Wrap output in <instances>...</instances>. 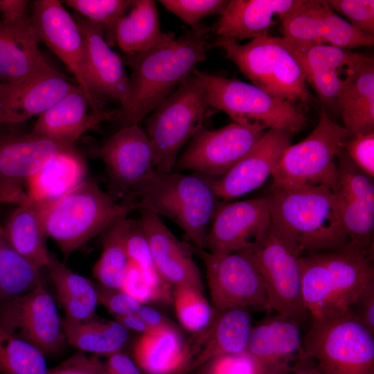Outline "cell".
Segmentation results:
<instances>
[{"label": "cell", "mask_w": 374, "mask_h": 374, "mask_svg": "<svg viewBox=\"0 0 374 374\" xmlns=\"http://www.w3.org/2000/svg\"><path fill=\"white\" fill-rule=\"evenodd\" d=\"M327 2L354 28L374 37L373 0H328Z\"/></svg>", "instance_id": "47"}, {"label": "cell", "mask_w": 374, "mask_h": 374, "mask_svg": "<svg viewBox=\"0 0 374 374\" xmlns=\"http://www.w3.org/2000/svg\"><path fill=\"white\" fill-rule=\"evenodd\" d=\"M44 355L0 324V374H47Z\"/></svg>", "instance_id": "40"}, {"label": "cell", "mask_w": 374, "mask_h": 374, "mask_svg": "<svg viewBox=\"0 0 374 374\" xmlns=\"http://www.w3.org/2000/svg\"><path fill=\"white\" fill-rule=\"evenodd\" d=\"M156 269L161 278L173 286L204 290L200 271L188 246L169 230L161 217L146 208L138 209Z\"/></svg>", "instance_id": "25"}, {"label": "cell", "mask_w": 374, "mask_h": 374, "mask_svg": "<svg viewBox=\"0 0 374 374\" xmlns=\"http://www.w3.org/2000/svg\"><path fill=\"white\" fill-rule=\"evenodd\" d=\"M337 107L348 138L374 133V60L366 55L344 86Z\"/></svg>", "instance_id": "32"}, {"label": "cell", "mask_w": 374, "mask_h": 374, "mask_svg": "<svg viewBox=\"0 0 374 374\" xmlns=\"http://www.w3.org/2000/svg\"><path fill=\"white\" fill-rule=\"evenodd\" d=\"M271 223L290 235L303 251H332L348 247L335 193L325 186L272 188Z\"/></svg>", "instance_id": "4"}, {"label": "cell", "mask_w": 374, "mask_h": 374, "mask_svg": "<svg viewBox=\"0 0 374 374\" xmlns=\"http://www.w3.org/2000/svg\"><path fill=\"white\" fill-rule=\"evenodd\" d=\"M127 251L130 260L141 269L149 283L156 286L168 283L161 278L156 269L141 219H130Z\"/></svg>", "instance_id": "43"}, {"label": "cell", "mask_w": 374, "mask_h": 374, "mask_svg": "<svg viewBox=\"0 0 374 374\" xmlns=\"http://www.w3.org/2000/svg\"><path fill=\"white\" fill-rule=\"evenodd\" d=\"M46 269L64 310L65 318L81 321L96 316L98 299L96 286L91 280L54 258Z\"/></svg>", "instance_id": "36"}, {"label": "cell", "mask_w": 374, "mask_h": 374, "mask_svg": "<svg viewBox=\"0 0 374 374\" xmlns=\"http://www.w3.org/2000/svg\"><path fill=\"white\" fill-rule=\"evenodd\" d=\"M115 319L117 322L127 330H132L142 334L150 333L156 330L149 327L136 313L115 317Z\"/></svg>", "instance_id": "55"}, {"label": "cell", "mask_w": 374, "mask_h": 374, "mask_svg": "<svg viewBox=\"0 0 374 374\" xmlns=\"http://www.w3.org/2000/svg\"><path fill=\"white\" fill-rule=\"evenodd\" d=\"M136 313L154 330L174 327L168 319L151 307L142 304Z\"/></svg>", "instance_id": "54"}, {"label": "cell", "mask_w": 374, "mask_h": 374, "mask_svg": "<svg viewBox=\"0 0 374 374\" xmlns=\"http://www.w3.org/2000/svg\"><path fill=\"white\" fill-rule=\"evenodd\" d=\"M310 321L303 348L323 374H374V335L350 310Z\"/></svg>", "instance_id": "9"}, {"label": "cell", "mask_w": 374, "mask_h": 374, "mask_svg": "<svg viewBox=\"0 0 374 374\" xmlns=\"http://www.w3.org/2000/svg\"><path fill=\"white\" fill-rule=\"evenodd\" d=\"M252 328L249 308L215 309L209 324L193 332L185 344L188 357L186 374L217 357L246 352Z\"/></svg>", "instance_id": "22"}, {"label": "cell", "mask_w": 374, "mask_h": 374, "mask_svg": "<svg viewBox=\"0 0 374 374\" xmlns=\"http://www.w3.org/2000/svg\"><path fill=\"white\" fill-rule=\"evenodd\" d=\"M239 252L248 257L262 275L269 310L299 325L311 320L301 292L299 258L303 250L290 235L270 223L260 242Z\"/></svg>", "instance_id": "10"}, {"label": "cell", "mask_w": 374, "mask_h": 374, "mask_svg": "<svg viewBox=\"0 0 374 374\" xmlns=\"http://www.w3.org/2000/svg\"><path fill=\"white\" fill-rule=\"evenodd\" d=\"M63 2L84 18L105 28V37L111 47L116 43V28L130 8V0H65Z\"/></svg>", "instance_id": "41"}, {"label": "cell", "mask_w": 374, "mask_h": 374, "mask_svg": "<svg viewBox=\"0 0 374 374\" xmlns=\"http://www.w3.org/2000/svg\"><path fill=\"white\" fill-rule=\"evenodd\" d=\"M348 134L325 110L317 125L303 140L283 152L272 171V188L325 186L334 191L337 179L335 159Z\"/></svg>", "instance_id": "11"}, {"label": "cell", "mask_w": 374, "mask_h": 374, "mask_svg": "<svg viewBox=\"0 0 374 374\" xmlns=\"http://www.w3.org/2000/svg\"><path fill=\"white\" fill-rule=\"evenodd\" d=\"M89 103L79 86L38 116L32 134L74 145L87 131L107 121L118 120L121 109H102L88 112Z\"/></svg>", "instance_id": "28"}, {"label": "cell", "mask_w": 374, "mask_h": 374, "mask_svg": "<svg viewBox=\"0 0 374 374\" xmlns=\"http://www.w3.org/2000/svg\"><path fill=\"white\" fill-rule=\"evenodd\" d=\"M286 39L302 67L307 84L324 105L337 107L344 86L366 55L328 44Z\"/></svg>", "instance_id": "21"}, {"label": "cell", "mask_w": 374, "mask_h": 374, "mask_svg": "<svg viewBox=\"0 0 374 374\" xmlns=\"http://www.w3.org/2000/svg\"><path fill=\"white\" fill-rule=\"evenodd\" d=\"M86 163L74 146L48 160L27 182L28 200L41 207L84 181Z\"/></svg>", "instance_id": "31"}, {"label": "cell", "mask_w": 374, "mask_h": 374, "mask_svg": "<svg viewBox=\"0 0 374 374\" xmlns=\"http://www.w3.org/2000/svg\"><path fill=\"white\" fill-rule=\"evenodd\" d=\"M265 132L235 122L215 130L203 127L179 155L174 170L218 179L253 149Z\"/></svg>", "instance_id": "12"}, {"label": "cell", "mask_w": 374, "mask_h": 374, "mask_svg": "<svg viewBox=\"0 0 374 374\" xmlns=\"http://www.w3.org/2000/svg\"><path fill=\"white\" fill-rule=\"evenodd\" d=\"M38 44L30 17L19 23L0 21V82H17L57 71Z\"/></svg>", "instance_id": "30"}, {"label": "cell", "mask_w": 374, "mask_h": 374, "mask_svg": "<svg viewBox=\"0 0 374 374\" xmlns=\"http://www.w3.org/2000/svg\"><path fill=\"white\" fill-rule=\"evenodd\" d=\"M352 161L364 173L374 177V133L359 134L342 145Z\"/></svg>", "instance_id": "48"}, {"label": "cell", "mask_w": 374, "mask_h": 374, "mask_svg": "<svg viewBox=\"0 0 374 374\" xmlns=\"http://www.w3.org/2000/svg\"><path fill=\"white\" fill-rule=\"evenodd\" d=\"M104 374H112V373H111L105 370V368Z\"/></svg>", "instance_id": "58"}, {"label": "cell", "mask_w": 374, "mask_h": 374, "mask_svg": "<svg viewBox=\"0 0 374 374\" xmlns=\"http://www.w3.org/2000/svg\"><path fill=\"white\" fill-rule=\"evenodd\" d=\"M216 45L253 84L269 93L294 105H306L312 99L302 67L285 37L268 35L244 44L219 39Z\"/></svg>", "instance_id": "7"}, {"label": "cell", "mask_w": 374, "mask_h": 374, "mask_svg": "<svg viewBox=\"0 0 374 374\" xmlns=\"http://www.w3.org/2000/svg\"><path fill=\"white\" fill-rule=\"evenodd\" d=\"M30 17L39 42L45 44L73 73L91 111L99 109L88 83L84 39L73 15L60 1L35 0Z\"/></svg>", "instance_id": "15"}, {"label": "cell", "mask_w": 374, "mask_h": 374, "mask_svg": "<svg viewBox=\"0 0 374 374\" xmlns=\"http://www.w3.org/2000/svg\"><path fill=\"white\" fill-rule=\"evenodd\" d=\"M66 341L80 351L108 356L121 350L128 337L127 330L116 321L96 316L85 321L61 319Z\"/></svg>", "instance_id": "37"}, {"label": "cell", "mask_w": 374, "mask_h": 374, "mask_svg": "<svg viewBox=\"0 0 374 374\" xmlns=\"http://www.w3.org/2000/svg\"><path fill=\"white\" fill-rule=\"evenodd\" d=\"M2 229L9 244L37 268L50 265L53 257L38 206L29 201L19 204Z\"/></svg>", "instance_id": "34"}, {"label": "cell", "mask_w": 374, "mask_h": 374, "mask_svg": "<svg viewBox=\"0 0 374 374\" xmlns=\"http://www.w3.org/2000/svg\"><path fill=\"white\" fill-rule=\"evenodd\" d=\"M105 368L112 374H141L134 361L121 350L108 356Z\"/></svg>", "instance_id": "53"}, {"label": "cell", "mask_w": 374, "mask_h": 374, "mask_svg": "<svg viewBox=\"0 0 374 374\" xmlns=\"http://www.w3.org/2000/svg\"><path fill=\"white\" fill-rule=\"evenodd\" d=\"M103 366L96 358L79 352L51 369L47 374H104Z\"/></svg>", "instance_id": "50"}, {"label": "cell", "mask_w": 374, "mask_h": 374, "mask_svg": "<svg viewBox=\"0 0 374 374\" xmlns=\"http://www.w3.org/2000/svg\"><path fill=\"white\" fill-rule=\"evenodd\" d=\"M350 310L374 335V280L364 288Z\"/></svg>", "instance_id": "51"}, {"label": "cell", "mask_w": 374, "mask_h": 374, "mask_svg": "<svg viewBox=\"0 0 374 374\" xmlns=\"http://www.w3.org/2000/svg\"><path fill=\"white\" fill-rule=\"evenodd\" d=\"M198 369H199L198 371L195 374H206L205 365H203Z\"/></svg>", "instance_id": "57"}, {"label": "cell", "mask_w": 374, "mask_h": 374, "mask_svg": "<svg viewBox=\"0 0 374 374\" xmlns=\"http://www.w3.org/2000/svg\"><path fill=\"white\" fill-rule=\"evenodd\" d=\"M285 374H323L317 366L311 365L310 362L299 368Z\"/></svg>", "instance_id": "56"}, {"label": "cell", "mask_w": 374, "mask_h": 374, "mask_svg": "<svg viewBox=\"0 0 374 374\" xmlns=\"http://www.w3.org/2000/svg\"><path fill=\"white\" fill-rule=\"evenodd\" d=\"M82 33L87 57V80L92 93L118 100L125 106L130 80L122 58L108 45L103 25L79 14L73 15Z\"/></svg>", "instance_id": "26"}, {"label": "cell", "mask_w": 374, "mask_h": 374, "mask_svg": "<svg viewBox=\"0 0 374 374\" xmlns=\"http://www.w3.org/2000/svg\"><path fill=\"white\" fill-rule=\"evenodd\" d=\"M264 366L294 371L310 362L303 348L300 325L277 314L265 317L252 328L247 350Z\"/></svg>", "instance_id": "24"}, {"label": "cell", "mask_w": 374, "mask_h": 374, "mask_svg": "<svg viewBox=\"0 0 374 374\" xmlns=\"http://www.w3.org/2000/svg\"><path fill=\"white\" fill-rule=\"evenodd\" d=\"M133 353L135 363L146 374H186L187 351L175 327L142 334Z\"/></svg>", "instance_id": "33"}, {"label": "cell", "mask_w": 374, "mask_h": 374, "mask_svg": "<svg viewBox=\"0 0 374 374\" xmlns=\"http://www.w3.org/2000/svg\"><path fill=\"white\" fill-rule=\"evenodd\" d=\"M280 22L283 37L300 42L349 50L374 44V37L354 28L324 0H298Z\"/></svg>", "instance_id": "18"}, {"label": "cell", "mask_w": 374, "mask_h": 374, "mask_svg": "<svg viewBox=\"0 0 374 374\" xmlns=\"http://www.w3.org/2000/svg\"><path fill=\"white\" fill-rule=\"evenodd\" d=\"M198 253L206 267L213 308L251 307L269 310L264 279L248 257L241 252L221 256L205 250Z\"/></svg>", "instance_id": "14"}, {"label": "cell", "mask_w": 374, "mask_h": 374, "mask_svg": "<svg viewBox=\"0 0 374 374\" xmlns=\"http://www.w3.org/2000/svg\"><path fill=\"white\" fill-rule=\"evenodd\" d=\"M78 86L58 71L17 82H0V125L39 116Z\"/></svg>", "instance_id": "27"}, {"label": "cell", "mask_w": 374, "mask_h": 374, "mask_svg": "<svg viewBox=\"0 0 374 374\" xmlns=\"http://www.w3.org/2000/svg\"><path fill=\"white\" fill-rule=\"evenodd\" d=\"M40 269L17 253L0 233V305L34 289L41 281Z\"/></svg>", "instance_id": "39"}, {"label": "cell", "mask_w": 374, "mask_h": 374, "mask_svg": "<svg viewBox=\"0 0 374 374\" xmlns=\"http://www.w3.org/2000/svg\"><path fill=\"white\" fill-rule=\"evenodd\" d=\"M337 179L332 191L348 238V247L371 253L374 228L373 178L360 170L343 148L337 155Z\"/></svg>", "instance_id": "17"}, {"label": "cell", "mask_w": 374, "mask_h": 374, "mask_svg": "<svg viewBox=\"0 0 374 374\" xmlns=\"http://www.w3.org/2000/svg\"><path fill=\"white\" fill-rule=\"evenodd\" d=\"M0 324L44 356L66 341L55 302L42 281L30 292L0 305Z\"/></svg>", "instance_id": "13"}, {"label": "cell", "mask_w": 374, "mask_h": 374, "mask_svg": "<svg viewBox=\"0 0 374 374\" xmlns=\"http://www.w3.org/2000/svg\"><path fill=\"white\" fill-rule=\"evenodd\" d=\"M211 28L198 24L178 38L140 53H125L131 69L129 97L120 108L121 127L139 125L157 109L206 58Z\"/></svg>", "instance_id": "1"}, {"label": "cell", "mask_w": 374, "mask_h": 374, "mask_svg": "<svg viewBox=\"0 0 374 374\" xmlns=\"http://www.w3.org/2000/svg\"><path fill=\"white\" fill-rule=\"evenodd\" d=\"M98 154L106 166L107 193L115 202L123 199L132 187L154 171L150 144L139 125L123 127L104 141Z\"/></svg>", "instance_id": "20"}, {"label": "cell", "mask_w": 374, "mask_h": 374, "mask_svg": "<svg viewBox=\"0 0 374 374\" xmlns=\"http://www.w3.org/2000/svg\"><path fill=\"white\" fill-rule=\"evenodd\" d=\"M170 284L156 286L149 283L141 269L130 260L124 274L121 290L141 304L160 301L172 302V291Z\"/></svg>", "instance_id": "44"}, {"label": "cell", "mask_w": 374, "mask_h": 374, "mask_svg": "<svg viewBox=\"0 0 374 374\" xmlns=\"http://www.w3.org/2000/svg\"><path fill=\"white\" fill-rule=\"evenodd\" d=\"M38 207L47 237L56 242L65 259L100 234L115 217L134 210L115 202L97 184L88 181Z\"/></svg>", "instance_id": "6"}, {"label": "cell", "mask_w": 374, "mask_h": 374, "mask_svg": "<svg viewBox=\"0 0 374 374\" xmlns=\"http://www.w3.org/2000/svg\"><path fill=\"white\" fill-rule=\"evenodd\" d=\"M211 109L205 84L193 72L154 110L145 132L156 173L172 172L181 149L204 127Z\"/></svg>", "instance_id": "5"}, {"label": "cell", "mask_w": 374, "mask_h": 374, "mask_svg": "<svg viewBox=\"0 0 374 374\" xmlns=\"http://www.w3.org/2000/svg\"><path fill=\"white\" fill-rule=\"evenodd\" d=\"M98 303H100L114 317L136 313L141 303L121 289L96 286Z\"/></svg>", "instance_id": "49"}, {"label": "cell", "mask_w": 374, "mask_h": 374, "mask_svg": "<svg viewBox=\"0 0 374 374\" xmlns=\"http://www.w3.org/2000/svg\"><path fill=\"white\" fill-rule=\"evenodd\" d=\"M130 8L116 28V43L124 53L146 51L175 38L162 31L154 1H132Z\"/></svg>", "instance_id": "35"}, {"label": "cell", "mask_w": 374, "mask_h": 374, "mask_svg": "<svg viewBox=\"0 0 374 374\" xmlns=\"http://www.w3.org/2000/svg\"><path fill=\"white\" fill-rule=\"evenodd\" d=\"M73 146L32 133H0V202L27 201L28 181L53 157Z\"/></svg>", "instance_id": "16"}, {"label": "cell", "mask_w": 374, "mask_h": 374, "mask_svg": "<svg viewBox=\"0 0 374 374\" xmlns=\"http://www.w3.org/2000/svg\"><path fill=\"white\" fill-rule=\"evenodd\" d=\"M301 292L311 319L346 312L374 280L371 253L347 247L301 256Z\"/></svg>", "instance_id": "3"}, {"label": "cell", "mask_w": 374, "mask_h": 374, "mask_svg": "<svg viewBox=\"0 0 374 374\" xmlns=\"http://www.w3.org/2000/svg\"><path fill=\"white\" fill-rule=\"evenodd\" d=\"M128 213L115 217L100 233L103 251L93 268V274L103 286L121 289L130 262L127 240L130 228Z\"/></svg>", "instance_id": "38"}, {"label": "cell", "mask_w": 374, "mask_h": 374, "mask_svg": "<svg viewBox=\"0 0 374 374\" xmlns=\"http://www.w3.org/2000/svg\"><path fill=\"white\" fill-rule=\"evenodd\" d=\"M27 0H0V21L7 24L19 23L27 19L29 4Z\"/></svg>", "instance_id": "52"}, {"label": "cell", "mask_w": 374, "mask_h": 374, "mask_svg": "<svg viewBox=\"0 0 374 374\" xmlns=\"http://www.w3.org/2000/svg\"><path fill=\"white\" fill-rule=\"evenodd\" d=\"M208 179L199 174L154 171L136 184L121 203L146 208L179 226L197 251L204 250L208 224L224 204Z\"/></svg>", "instance_id": "2"}, {"label": "cell", "mask_w": 374, "mask_h": 374, "mask_svg": "<svg viewBox=\"0 0 374 374\" xmlns=\"http://www.w3.org/2000/svg\"><path fill=\"white\" fill-rule=\"evenodd\" d=\"M1 231H2V228L0 227V233H1Z\"/></svg>", "instance_id": "59"}, {"label": "cell", "mask_w": 374, "mask_h": 374, "mask_svg": "<svg viewBox=\"0 0 374 374\" xmlns=\"http://www.w3.org/2000/svg\"><path fill=\"white\" fill-rule=\"evenodd\" d=\"M172 302L181 324L193 332L206 328L215 312L202 291L191 287L174 286Z\"/></svg>", "instance_id": "42"}, {"label": "cell", "mask_w": 374, "mask_h": 374, "mask_svg": "<svg viewBox=\"0 0 374 374\" xmlns=\"http://www.w3.org/2000/svg\"><path fill=\"white\" fill-rule=\"evenodd\" d=\"M270 223L267 197L224 204L208 228L204 250L217 256L241 251L260 242Z\"/></svg>", "instance_id": "19"}, {"label": "cell", "mask_w": 374, "mask_h": 374, "mask_svg": "<svg viewBox=\"0 0 374 374\" xmlns=\"http://www.w3.org/2000/svg\"><path fill=\"white\" fill-rule=\"evenodd\" d=\"M298 0H231L211 30L220 39L237 42L269 35L271 27L281 21L283 16Z\"/></svg>", "instance_id": "29"}, {"label": "cell", "mask_w": 374, "mask_h": 374, "mask_svg": "<svg viewBox=\"0 0 374 374\" xmlns=\"http://www.w3.org/2000/svg\"><path fill=\"white\" fill-rule=\"evenodd\" d=\"M159 2L186 24L194 26L208 16L221 14L229 1L161 0Z\"/></svg>", "instance_id": "46"}, {"label": "cell", "mask_w": 374, "mask_h": 374, "mask_svg": "<svg viewBox=\"0 0 374 374\" xmlns=\"http://www.w3.org/2000/svg\"><path fill=\"white\" fill-rule=\"evenodd\" d=\"M292 134L267 130L253 149L226 175L218 179H208L222 199H233L261 186L291 145Z\"/></svg>", "instance_id": "23"}, {"label": "cell", "mask_w": 374, "mask_h": 374, "mask_svg": "<svg viewBox=\"0 0 374 374\" xmlns=\"http://www.w3.org/2000/svg\"><path fill=\"white\" fill-rule=\"evenodd\" d=\"M206 374H285L287 372L262 366L247 351L217 357L206 364Z\"/></svg>", "instance_id": "45"}, {"label": "cell", "mask_w": 374, "mask_h": 374, "mask_svg": "<svg viewBox=\"0 0 374 374\" xmlns=\"http://www.w3.org/2000/svg\"><path fill=\"white\" fill-rule=\"evenodd\" d=\"M204 81L210 107L228 114L233 122L249 127L294 134L306 126L303 109L260 87L195 69Z\"/></svg>", "instance_id": "8"}]
</instances>
